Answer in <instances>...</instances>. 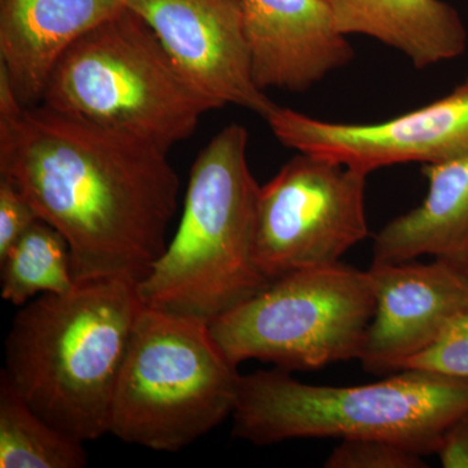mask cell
Masks as SVG:
<instances>
[{"instance_id": "cell-1", "label": "cell", "mask_w": 468, "mask_h": 468, "mask_svg": "<svg viewBox=\"0 0 468 468\" xmlns=\"http://www.w3.org/2000/svg\"><path fill=\"white\" fill-rule=\"evenodd\" d=\"M168 153L43 104L0 113V176L66 237L77 284H138L165 252L180 192Z\"/></svg>"}, {"instance_id": "cell-2", "label": "cell", "mask_w": 468, "mask_h": 468, "mask_svg": "<svg viewBox=\"0 0 468 468\" xmlns=\"http://www.w3.org/2000/svg\"><path fill=\"white\" fill-rule=\"evenodd\" d=\"M133 280L80 282L20 307L2 374L43 419L82 442L109 435L111 409L138 311Z\"/></svg>"}, {"instance_id": "cell-3", "label": "cell", "mask_w": 468, "mask_h": 468, "mask_svg": "<svg viewBox=\"0 0 468 468\" xmlns=\"http://www.w3.org/2000/svg\"><path fill=\"white\" fill-rule=\"evenodd\" d=\"M248 144L230 124L197 156L174 239L137 284L144 306L209 324L271 284L255 260L261 185Z\"/></svg>"}, {"instance_id": "cell-4", "label": "cell", "mask_w": 468, "mask_h": 468, "mask_svg": "<svg viewBox=\"0 0 468 468\" xmlns=\"http://www.w3.org/2000/svg\"><path fill=\"white\" fill-rule=\"evenodd\" d=\"M468 411V378L405 369L358 387L304 384L276 368L241 377L233 436L272 445L294 439H385L436 454L443 432Z\"/></svg>"}, {"instance_id": "cell-5", "label": "cell", "mask_w": 468, "mask_h": 468, "mask_svg": "<svg viewBox=\"0 0 468 468\" xmlns=\"http://www.w3.org/2000/svg\"><path fill=\"white\" fill-rule=\"evenodd\" d=\"M241 377L208 323L143 304L109 435L154 452L183 451L232 417Z\"/></svg>"}, {"instance_id": "cell-6", "label": "cell", "mask_w": 468, "mask_h": 468, "mask_svg": "<svg viewBox=\"0 0 468 468\" xmlns=\"http://www.w3.org/2000/svg\"><path fill=\"white\" fill-rule=\"evenodd\" d=\"M41 104L167 151L187 140L201 117L215 110L128 7L64 52Z\"/></svg>"}, {"instance_id": "cell-7", "label": "cell", "mask_w": 468, "mask_h": 468, "mask_svg": "<svg viewBox=\"0 0 468 468\" xmlns=\"http://www.w3.org/2000/svg\"><path fill=\"white\" fill-rule=\"evenodd\" d=\"M375 310L368 271L338 261L273 280L209 328L237 366L255 359L289 372L314 371L359 359Z\"/></svg>"}, {"instance_id": "cell-8", "label": "cell", "mask_w": 468, "mask_h": 468, "mask_svg": "<svg viewBox=\"0 0 468 468\" xmlns=\"http://www.w3.org/2000/svg\"><path fill=\"white\" fill-rule=\"evenodd\" d=\"M367 172L300 153L261 186L255 260L270 280L338 263L368 237Z\"/></svg>"}, {"instance_id": "cell-9", "label": "cell", "mask_w": 468, "mask_h": 468, "mask_svg": "<svg viewBox=\"0 0 468 468\" xmlns=\"http://www.w3.org/2000/svg\"><path fill=\"white\" fill-rule=\"evenodd\" d=\"M263 119L285 147L368 175L389 165H432L468 151V79L432 103L374 124L324 122L276 104Z\"/></svg>"}, {"instance_id": "cell-10", "label": "cell", "mask_w": 468, "mask_h": 468, "mask_svg": "<svg viewBox=\"0 0 468 468\" xmlns=\"http://www.w3.org/2000/svg\"><path fill=\"white\" fill-rule=\"evenodd\" d=\"M126 7L215 110L233 104L264 117L273 109L252 79L242 0H126Z\"/></svg>"}, {"instance_id": "cell-11", "label": "cell", "mask_w": 468, "mask_h": 468, "mask_svg": "<svg viewBox=\"0 0 468 468\" xmlns=\"http://www.w3.org/2000/svg\"><path fill=\"white\" fill-rule=\"evenodd\" d=\"M377 310L359 360L375 375L401 371L468 314V268L435 258L427 264L372 263Z\"/></svg>"}, {"instance_id": "cell-12", "label": "cell", "mask_w": 468, "mask_h": 468, "mask_svg": "<svg viewBox=\"0 0 468 468\" xmlns=\"http://www.w3.org/2000/svg\"><path fill=\"white\" fill-rule=\"evenodd\" d=\"M242 9L261 90H309L356 55L326 0H242Z\"/></svg>"}, {"instance_id": "cell-13", "label": "cell", "mask_w": 468, "mask_h": 468, "mask_svg": "<svg viewBox=\"0 0 468 468\" xmlns=\"http://www.w3.org/2000/svg\"><path fill=\"white\" fill-rule=\"evenodd\" d=\"M125 8L126 0H0V66L21 104H41L64 52Z\"/></svg>"}, {"instance_id": "cell-14", "label": "cell", "mask_w": 468, "mask_h": 468, "mask_svg": "<svg viewBox=\"0 0 468 468\" xmlns=\"http://www.w3.org/2000/svg\"><path fill=\"white\" fill-rule=\"evenodd\" d=\"M428 192L420 206L377 234L375 263H403L420 255L468 264V151L423 165Z\"/></svg>"}, {"instance_id": "cell-15", "label": "cell", "mask_w": 468, "mask_h": 468, "mask_svg": "<svg viewBox=\"0 0 468 468\" xmlns=\"http://www.w3.org/2000/svg\"><path fill=\"white\" fill-rule=\"evenodd\" d=\"M345 36H367L402 52L418 69L461 57L463 21L442 0H326Z\"/></svg>"}, {"instance_id": "cell-16", "label": "cell", "mask_w": 468, "mask_h": 468, "mask_svg": "<svg viewBox=\"0 0 468 468\" xmlns=\"http://www.w3.org/2000/svg\"><path fill=\"white\" fill-rule=\"evenodd\" d=\"M84 443L37 414L0 372V467H86Z\"/></svg>"}, {"instance_id": "cell-17", "label": "cell", "mask_w": 468, "mask_h": 468, "mask_svg": "<svg viewBox=\"0 0 468 468\" xmlns=\"http://www.w3.org/2000/svg\"><path fill=\"white\" fill-rule=\"evenodd\" d=\"M2 298L21 307L42 294L72 292V254L66 237L39 218L0 260Z\"/></svg>"}, {"instance_id": "cell-18", "label": "cell", "mask_w": 468, "mask_h": 468, "mask_svg": "<svg viewBox=\"0 0 468 468\" xmlns=\"http://www.w3.org/2000/svg\"><path fill=\"white\" fill-rule=\"evenodd\" d=\"M326 468H421L423 455L385 439L341 440L325 461Z\"/></svg>"}, {"instance_id": "cell-19", "label": "cell", "mask_w": 468, "mask_h": 468, "mask_svg": "<svg viewBox=\"0 0 468 468\" xmlns=\"http://www.w3.org/2000/svg\"><path fill=\"white\" fill-rule=\"evenodd\" d=\"M405 369L468 378V314L455 320L430 349L410 359L401 371Z\"/></svg>"}, {"instance_id": "cell-20", "label": "cell", "mask_w": 468, "mask_h": 468, "mask_svg": "<svg viewBox=\"0 0 468 468\" xmlns=\"http://www.w3.org/2000/svg\"><path fill=\"white\" fill-rule=\"evenodd\" d=\"M38 220L36 208L16 185L0 176V260Z\"/></svg>"}, {"instance_id": "cell-21", "label": "cell", "mask_w": 468, "mask_h": 468, "mask_svg": "<svg viewBox=\"0 0 468 468\" xmlns=\"http://www.w3.org/2000/svg\"><path fill=\"white\" fill-rule=\"evenodd\" d=\"M445 468H468V411L449 424L436 452Z\"/></svg>"}]
</instances>
